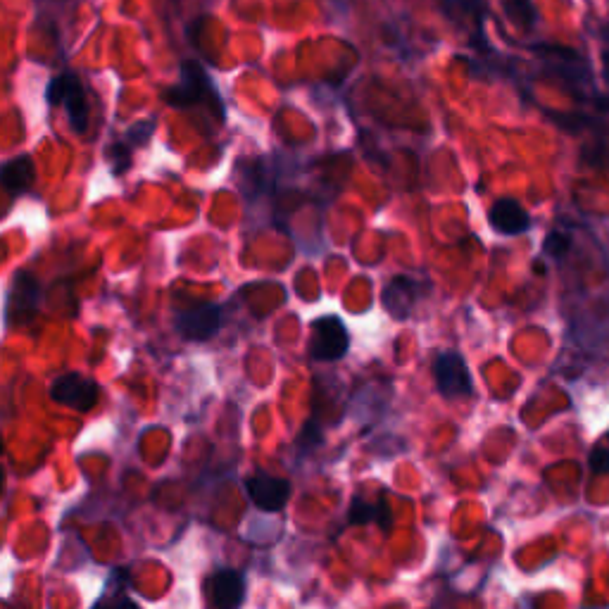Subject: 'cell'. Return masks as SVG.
<instances>
[{
  "label": "cell",
  "mask_w": 609,
  "mask_h": 609,
  "mask_svg": "<svg viewBox=\"0 0 609 609\" xmlns=\"http://www.w3.org/2000/svg\"><path fill=\"white\" fill-rule=\"evenodd\" d=\"M48 105H62L67 110L69 124L77 134H84L89 129V105H86V93L81 81L74 74H58L48 81L46 89Z\"/></svg>",
  "instance_id": "obj_1"
},
{
  "label": "cell",
  "mask_w": 609,
  "mask_h": 609,
  "mask_svg": "<svg viewBox=\"0 0 609 609\" xmlns=\"http://www.w3.org/2000/svg\"><path fill=\"white\" fill-rule=\"evenodd\" d=\"M310 357L317 362H336L348 355L350 334L343 319L336 315H322L312 322Z\"/></svg>",
  "instance_id": "obj_2"
},
{
  "label": "cell",
  "mask_w": 609,
  "mask_h": 609,
  "mask_svg": "<svg viewBox=\"0 0 609 609\" xmlns=\"http://www.w3.org/2000/svg\"><path fill=\"white\" fill-rule=\"evenodd\" d=\"M165 100L172 108H188V105L203 103V100H212L215 105H222V100L217 98L215 89H212L210 77H207V72L196 60L181 62L177 86H172L167 91Z\"/></svg>",
  "instance_id": "obj_3"
},
{
  "label": "cell",
  "mask_w": 609,
  "mask_h": 609,
  "mask_svg": "<svg viewBox=\"0 0 609 609\" xmlns=\"http://www.w3.org/2000/svg\"><path fill=\"white\" fill-rule=\"evenodd\" d=\"M433 381H436L438 393L448 400H460L472 395L474 384L469 374L467 362L455 350H443L433 357Z\"/></svg>",
  "instance_id": "obj_4"
},
{
  "label": "cell",
  "mask_w": 609,
  "mask_h": 609,
  "mask_svg": "<svg viewBox=\"0 0 609 609\" xmlns=\"http://www.w3.org/2000/svg\"><path fill=\"white\" fill-rule=\"evenodd\" d=\"M426 288H429L426 286V281L417 279V276L398 274L384 286V293H381V305H384V310L393 319L405 322V319L414 312V307L419 305V300L426 295Z\"/></svg>",
  "instance_id": "obj_5"
},
{
  "label": "cell",
  "mask_w": 609,
  "mask_h": 609,
  "mask_svg": "<svg viewBox=\"0 0 609 609\" xmlns=\"http://www.w3.org/2000/svg\"><path fill=\"white\" fill-rule=\"evenodd\" d=\"M222 324H224V312L222 307L215 303L186 307V310H181L177 319H174V329H177V334L193 343L210 341V338L222 329Z\"/></svg>",
  "instance_id": "obj_6"
},
{
  "label": "cell",
  "mask_w": 609,
  "mask_h": 609,
  "mask_svg": "<svg viewBox=\"0 0 609 609\" xmlns=\"http://www.w3.org/2000/svg\"><path fill=\"white\" fill-rule=\"evenodd\" d=\"M39 281L29 272H17L5 300V322L8 326H24L34 319L39 310Z\"/></svg>",
  "instance_id": "obj_7"
},
{
  "label": "cell",
  "mask_w": 609,
  "mask_h": 609,
  "mask_svg": "<svg viewBox=\"0 0 609 609\" xmlns=\"http://www.w3.org/2000/svg\"><path fill=\"white\" fill-rule=\"evenodd\" d=\"M205 600L210 609H241L246 600V579L236 569H219L205 581Z\"/></svg>",
  "instance_id": "obj_8"
},
{
  "label": "cell",
  "mask_w": 609,
  "mask_h": 609,
  "mask_svg": "<svg viewBox=\"0 0 609 609\" xmlns=\"http://www.w3.org/2000/svg\"><path fill=\"white\" fill-rule=\"evenodd\" d=\"M100 388L96 381L81 374H62L50 386V398L58 405L72 407L77 412H89L98 403Z\"/></svg>",
  "instance_id": "obj_9"
},
{
  "label": "cell",
  "mask_w": 609,
  "mask_h": 609,
  "mask_svg": "<svg viewBox=\"0 0 609 609\" xmlns=\"http://www.w3.org/2000/svg\"><path fill=\"white\" fill-rule=\"evenodd\" d=\"M531 50L536 55H541V58L548 62L564 81H571V84H581V86H593L590 67L586 62H581V55L576 53V50H571L567 46H550V43H545V46L543 43H538V46H533Z\"/></svg>",
  "instance_id": "obj_10"
},
{
  "label": "cell",
  "mask_w": 609,
  "mask_h": 609,
  "mask_svg": "<svg viewBox=\"0 0 609 609\" xmlns=\"http://www.w3.org/2000/svg\"><path fill=\"white\" fill-rule=\"evenodd\" d=\"M246 491L253 505L262 512H281L291 498V483L281 476L255 474L246 481Z\"/></svg>",
  "instance_id": "obj_11"
},
{
  "label": "cell",
  "mask_w": 609,
  "mask_h": 609,
  "mask_svg": "<svg viewBox=\"0 0 609 609\" xmlns=\"http://www.w3.org/2000/svg\"><path fill=\"white\" fill-rule=\"evenodd\" d=\"M488 224L500 236H521L531 229V215L519 200L500 198L488 210Z\"/></svg>",
  "instance_id": "obj_12"
},
{
  "label": "cell",
  "mask_w": 609,
  "mask_h": 609,
  "mask_svg": "<svg viewBox=\"0 0 609 609\" xmlns=\"http://www.w3.org/2000/svg\"><path fill=\"white\" fill-rule=\"evenodd\" d=\"M36 181V167L29 155H20L0 165V186L10 193V196H22L27 193Z\"/></svg>",
  "instance_id": "obj_13"
},
{
  "label": "cell",
  "mask_w": 609,
  "mask_h": 609,
  "mask_svg": "<svg viewBox=\"0 0 609 609\" xmlns=\"http://www.w3.org/2000/svg\"><path fill=\"white\" fill-rule=\"evenodd\" d=\"M502 12L507 15L514 27L533 31L541 22V12H538L533 0H502Z\"/></svg>",
  "instance_id": "obj_14"
},
{
  "label": "cell",
  "mask_w": 609,
  "mask_h": 609,
  "mask_svg": "<svg viewBox=\"0 0 609 609\" xmlns=\"http://www.w3.org/2000/svg\"><path fill=\"white\" fill-rule=\"evenodd\" d=\"M571 250V236L564 231H550L543 243V255L550 260H564Z\"/></svg>",
  "instance_id": "obj_15"
},
{
  "label": "cell",
  "mask_w": 609,
  "mask_h": 609,
  "mask_svg": "<svg viewBox=\"0 0 609 609\" xmlns=\"http://www.w3.org/2000/svg\"><path fill=\"white\" fill-rule=\"evenodd\" d=\"M131 153H134V150H131L124 141L112 143V146L108 148L110 167H112V174H115V177H124V174L129 172Z\"/></svg>",
  "instance_id": "obj_16"
},
{
  "label": "cell",
  "mask_w": 609,
  "mask_h": 609,
  "mask_svg": "<svg viewBox=\"0 0 609 609\" xmlns=\"http://www.w3.org/2000/svg\"><path fill=\"white\" fill-rule=\"evenodd\" d=\"M155 131V119H143V122H138L131 127L127 134H124V143L134 150V148H143L150 141V136H153Z\"/></svg>",
  "instance_id": "obj_17"
},
{
  "label": "cell",
  "mask_w": 609,
  "mask_h": 609,
  "mask_svg": "<svg viewBox=\"0 0 609 609\" xmlns=\"http://www.w3.org/2000/svg\"><path fill=\"white\" fill-rule=\"evenodd\" d=\"M588 462L595 474H609V433H605V436L593 445V450H590L588 455Z\"/></svg>",
  "instance_id": "obj_18"
},
{
  "label": "cell",
  "mask_w": 609,
  "mask_h": 609,
  "mask_svg": "<svg viewBox=\"0 0 609 609\" xmlns=\"http://www.w3.org/2000/svg\"><path fill=\"white\" fill-rule=\"evenodd\" d=\"M376 514H384L386 517L384 505H369V502H364L362 498H357L353 505H350V521H353V524H367V521H374Z\"/></svg>",
  "instance_id": "obj_19"
},
{
  "label": "cell",
  "mask_w": 609,
  "mask_h": 609,
  "mask_svg": "<svg viewBox=\"0 0 609 609\" xmlns=\"http://www.w3.org/2000/svg\"><path fill=\"white\" fill-rule=\"evenodd\" d=\"M93 609H141L138 602H134L127 595H115L112 600H100L98 605H93Z\"/></svg>",
  "instance_id": "obj_20"
},
{
  "label": "cell",
  "mask_w": 609,
  "mask_h": 609,
  "mask_svg": "<svg viewBox=\"0 0 609 609\" xmlns=\"http://www.w3.org/2000/svg\"><path fill=\"white\" fill-rule=\"evenodd\" d=\"M600 39L605 41L607 46H609V22H607V24H602V29H600Z\"/></svg>",
  "instance_id": "obj_21"
},
{
  "label": "cell",
  "mask_w": 609,
  "mask_h": 609,
  "mask_svg": "<svg viewBox=\"0 0 609 609\" xmlns=\"http://www.w3.org/2000/svg\"><path fill=\"white\" fill-rule=\"evenodd\" d=\"M334 3H336L338 10L345 12V8H348V5H350V0H334Z\"/></svg>",
  "instance_id": "obj_22"
},
{
  "label": "cell",
  "mask_w": 609,
  "mask_h": 609,
  "mask_svg": "<svg viewBox=\"0 0 609 609\" xmlns=\"http://www.w3.org/2000/svg\"><path fill=\"white\" fill-rule=\"evenodd\" d=\"M3 488H5V469L0 467V493H3Z\"/></svg>",
  "instance_id": "obj_23"
},
{
  "label": "cell",
  "mask_w": 609,
  "mask_h": 609,
  "mask_svg": "<svg viewBox=\"0 0 609 609\" xmlns=\"http://www.w3.org/2000/svg\"><path fill=\"white\" fill-rule=\"evenodd\" d=\"M0 452H3V438H0Z\"/></svg>",
  "instance_id": "obj_24"
}]
</instances>
